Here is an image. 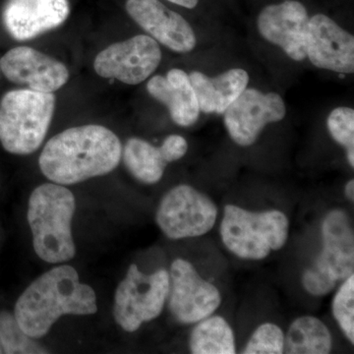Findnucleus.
<instances>
[{"instance_id": "4", "label": "nucleus", "mask_w": 354, "mask_h": 354, "mask_svg": "<svg viewBox=\"0 0 354 354\" xmlns=\"http://www.w3.org/2000/svg\"><path fill=\"white\" fill-rule=\"evenodd\" d=\"M55 109L53 93L10 91L0 102V143L14 155H30L41 147Z\"/></svg>"}, {"instance_id": "3", "label": "nucleus", "mask_w": 354, "mask_h": 354, "mask_svg": "<svg viewBox=\"0 0 354 354\" xmlns=\"http://www.w3.org/2000/svg\"><path fill=\"white\" fill-rule=\"evenodd\" d=\"M76 201L73 193L57 183H46L32 191L27 218L35 252L44 262H68L76 254L72 220Z\"/></svg>"}, {"instance_id": "28", "label": "nucleus", "mask_w": 354, "mask_h": 354, "mask_svg": "<svg viewBox=\"0 0 354 354\" xmlns=\"http://www.w3.org/2000/svg\"><path fill=\"white\" fill-rule=\"evenodd\" d=\"M346 195L349 201L353 202L354 200V180L351 179L346 185Z\"/></svg>"}, {"instance_id": "15", "label": "nucleus", "mask_w": 354, "mask_h": 354, "mask_svg": "<svg viewBox=\"0 0 354 354\" xmlns=\"http://www.w3.org/2000/svg\"><path fill=\"white\" fill-rule=\"evenodd\" d=\"M323 249L311 269L337 286L353 274L354 234L348 216L333 209L322 225Z\"/></svg>"}, {"instance_id": "26", "label": "nucleus", "mask_w": 354, "mask_h": 354, "mask_svg": "<svg viewBox=\"0 0 354 354\" xmlns=\"http://www.w3.org/2000/svg\"><path fill=\"white\" fill-rule=\"evenodd\" d=\"M162 152L167 162H176L180 160L186 155L188 150V144L185 138H183L180 135H169L162 142Z\"/></svg>"}, {"instance_id": "7", "label": "nucleus", "mask_w": 354, "mask_h": 354, "mask_svg": "<svg viewBox=\"0 0 354 354\" xmlns=\"http://www.w3.org/2000/svg\"><path fill=\"white\" fill-rule=\"evenodd\" d=\"M216 218L218 208L213 200L186 184L176 186L165 195L156 215L158 227L171 239L208 234Z\"/></svg>"}, {"instance_id": "12", "label": "nucleus", "mask_w": 354, "mask_h": 354, "mask_svg": "<svg viewBox=\"0 0 354 354\" xmlns=\"http://www.w3.org/2000/svg\"><path fill=\"white\" fill-rule=\"evenodd\" d=\"M306 7L298 0L270 4L261 10L257 29L261 37L279 46L290 59H306V32L309 21Z\"/></svg>"}, {"instance_id": "1", "label": "nucleus", "mask_w": 354, "mask_h": 354, "mask_svg": "<svg viewBox=\"0 0 354 354\" xmlns=\"http://www.w3.org/2000/svg\"><path fill=\"white\" fill-rule=\"evenodd\" d=\"M122 158L120 140L101 125L72 127L55 135L39 158L41 171L53 183L71 185L114 171Z\"/></svg>"}, {"instance_id": "25", "label": "nucleus", "mask_w": 354, "mask_h": 354, "mask_svg": "<svg viewBox=\"0 0 354 354\" xmlns=\"http://www.w3.org/2000/svg\"><path fill=\"white\" fill-rule=\"evenodd\" d=\"M285 349V334L276 324L259 326L247 342L242 353L281 354Z\"/></svg>"}, {"instance_id": "6", "label": "nucleus", "mask_w": 354, "mask_h": 354, "mask_svg": "<svg viewBox=\"0 0 354 354\" xmlns=\"http://www.w3.org/2000/svg\"><path fill=\"white\" fill-rule=\"evenodd\" d=\"M169 272L160 269L143 274L132 264L114 295L113 317L128 333L136 332L144 323L162 314L169 297Z\"/></svg>"}, {"instance_id": "16", "label": "nucleus", "mask_w": 354, "mask_h": 354, "mask_svg": "<svg viewBox=\"0 0 354 354\" xmlns=\"http://www.w3.org/2000/svg\"><path fill=\"white\" fill-rule=\"evenodd\" d=\"M69 13L68 0H8L2 19L12 38L27 41L59 27Z\"/></svg>"}, {"instance_id": "20", "label": "nucleus", "mask_w": 354, "mask_h": 354, "mask_svg": "<svg viewBox=\"0 0 354 354\" xmlns=\"http://www.w3.org/2000/svg\"><path fill=\"white\" fill-rule=\"evenodd\" d=\"M122 157L128 171L140 183L145 184L158 183L169 165L160 147L136 137L128 140Z\"/></svg>"}, {"instance_id": "8", "label": "nucleus", "mask_w": 354, "mask_h": 354, "mask_svg": "<svg viewBox=\"0 0 354 354\" xmlns=\"http://www.w3.org/2000/svg\"><path fill=\"white\" fill-rule=\"evenodd\" d=\"M162 50L156 39L138 35L102 50L95 58L94 69L102 78H114L127 85H138L157 70Z\"/></svg>"}, {"instance_id": "14", "label": "nucleus", "mask_w": 354, "mask_h": 354, "mask_svg": "<svg viewBox=\"0 0 354 354\" xmlns=\"http://www.w3.org/2000/svg\"><path fill=\"white\" fill-rule=\"evenodd\" d=\"M0 68L10 82L27 85L37 92H55L69 79L68 69L62 62L29 46L7 51L0 59Z\"/></svg>"}, {"instance_id": "9", "label": "nucleus", "mask_w": 354, "mask_h": 354, "mask_svg": "<svg viewBox=\"0 0 354 354\" xmlns=\"http://www.w3.org/2000/svg\"><path fill=\"white\" fill-rule=\"evenodd\" d=\"M169 308L181 324L198 323L221 304L220 290L198 274L188 261L176 259L169 272Z\"/></svg>"}, {"instance_id": "5", "label": "nucleus", "mask_w": 354, "mask_h": 354, "mask_svg": "<svg viewBox=\"0 0 354 354\" xmlns=\"http://www.w3.org/2000/svg\"><path fill=\"white\" fill-rule=\"evenodd\" d=\"M290 221L283 212L247 211L234 205L225 208L221 223V241L237 257L262 260L288 241Z\"/></svg>"}, {"instance_id": "13", "label": "nucleus", "mask_w": 354, "mask_h": 354, "mask_svg": "<svg viewBox=\"0 0 354 354\" xmlns=\"http://www.w3.org/2000/svg\"><path fill=\"white\" fill-rule=\"evenodd\" d=\"M125 7L144 31L169 50L187 53L196 48V35L187 20L160 0H127Z\"/></svg>"}, {"instance_id": "23", "label": "nucleus", "mask_w": 354, "mask_h": 354, "mask_svg": "<svg viewBox=\"0 0 354 354\" xmlns=\"http://www.w3.org/2000/svg\"><path fill=\"white\" fill-rule=\"evenodd\" d=\"M332 138L346 149L348 164L354 167V111L348 106L333 109L327 118Z\"/></svg>"}, {"instance_id": "24", "label": "nucleus", "mask_w": 354, "mask_h": 354, "mask_svg": "<svg viewBox=\"0 0 354 354\" xmlns=\"http://www.w3.org/2000/svg\"><path fill=\"white\" fill-rule=\"evenodd\" d=\"M333 314L351 344L354 342V274L344 279L333 300Z\"/></svg>"}, {"instance_id": "22", "label": "nucleus", "mask_w": 354, "mask_h": 354, "mask_svg": "<svg viewBox=\"0 0 354 354\" xmlns=\"http://www.w3.org/2000/svg\"><path fill=\"white\" fill-rule=\"evenodd\" d=\"M0 346L7 354L48 353V349L26 334L14 314L0 312Z\"/></svg>"}, {"instance_id": "27", "label": "nucleus", "mask_w": 354, "mask_h": 354, "mask_svg": "<svg viewBox=\"0 0 354 354\" xmlns=\"http://www.w3.org/2000/svg\"><path fill=\"white\" fill-rule=\"evenodd\" d=\"M167 1L187 9L195 8L199 3V0H167Z\"/></svg>"}, {"instance_id": "21", "label": "nucleus", "mask_w": 354, "mask_h": 354, "mask_svg": "<svg viewBox=\"0 0 354 354\" xmlns=\"http://www.w3.org/2000/svg\"><path fill=\"white\" fill-rule=\"evenodd\" d=\"M190 335V351L194 354L236 353L234 330L225 318L209 316L198 322Z\"/></svg>"}, {"instance_id": "18", "label": "nucleus", "mask_w": 354, "mask_h": 354, "mask_svg": "<svg viewBox=\"0 0 354 354\" xmlns=\"http://www.w3.org/2000/svg\"><path fill=\"white\" fill-rule=\"evenodd\" d=\"M200 111L223 114L228 106L248 87L249 74L242 68H232L209 77L200 71L189 74Z\"/></svg>"}, {"instance_id": "11", "label": "nucleus", "mask_w": 354, "mask_h": 354, "mask_svg": "<svg viewBox=\"0 0 354 354\" xmlns=\"http://www.w3.org/2000/svg\"><path fill=\"white\" fill-rule=\"evenodd\" d=\"M306 57L319 69L351 75L354 72V37L329 16L309 18Z\"/></svg>"}, {"instance_id": "29", "label": "nucleus", "mask_w": 354, "mask_h": 354, "mask_svg": "<svg viewBox=\"0 0 354 354\" xmlns=\"http://www.w3.org/2000/svg\"><path fill=\"white\" fill-rule=\"evenodd\" d=\"M3 353H2L1 346H0V354Z\"/></svg>"}, {"instance_id": "19", "label": "nucleus", "mask_w": 354, "mask_h": 354, "mask_svg": "<svg viewBox=\"0 0 354 354\" xmlns=\"http://www.w3.org/2000/svg\"><path fill=\"white\" fill-rule=\"evenodd\" d=\"M332 348V335L327 326L316 317L295 319L285 335L286 353L327 354Z\"/></svg>"}, {"instance_id": "10", "label": "nucleus", "mask_w": 354, "mask_h": 354, "mask_svg": "<svg viewBox=\"0 0 354 354\" xmlns=\"http://www.w3.org/2000/svg\"><path fill=\"white\" fill-rule=\"evenodd\" d=\"M230 138L241 147L253 145L268 124L279 122L286 114V102L277 93L246 88L225 111Z\"/></svg>"}, {"instance_id": "17", "label": "nucleus", "mask_w": 354, "mask_h": 354, "mask_svg": "<svg viewBox=\"0 0 354 354\" xmlns=\"http://www.w3.org/2000/svg\"><path fill=\"white\" fill-rule=\"evenodd\" d=\"M147 91L153 99L169 109L176 124L189 127L199 120L200 109L191 84L189 74L183 69L169 70L167 76L156 75L147 83Z\"/></svg>"}, {"instance_id": "2", "label": "nucleus", "mask_w": 354, "mask_h": 354, "mask_svg": "<svg viewBox=\"0 0 354 354\" xmlns=\"http://www.w3.org/2000/svg\"><path fill=\"white\" fill-rule=\"evenodd\" d=\"M97 295L82 283L78 272L68 265L57 266L26 288L18 298L14 316L32 339H41L64 315L97 313Z\"/></svg>"}]
</instances>
